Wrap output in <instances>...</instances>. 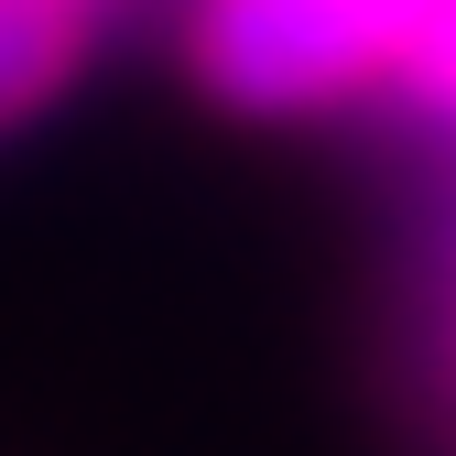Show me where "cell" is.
Returning <instances> with one entry per match:
<instances>
[{
    "label": "cell",
    "instance_id": "6da1fadb",
    "mask_svg": "<svg viewBox=\"0 0 456 456\" xmlns=\"http://www.w3.org/2000/svg\"><path fill=\"white\" fill-rule=\"evenodd\" d=\"M435 0H207L196 12V77L228 109H305L326 87L403 54Z\"/></svg>",
    "mask_w": 456,
    "mask_h": 456
},
{
    "label": "cell",
    "instance_id": "7a4b0ae2",
    "mask_svg": "<svg viewBox=\"0 0 456 456\" xmlns=\"http://www.w3.org/2000/svg\"><path fill=\"white\" fill-rule=\"evenodd\" d=\"M87 44V0H0V131L77 66Z\"/></svg>",
    "mask_w": 456,
    "mask_h": 456
},
{
    "label": "cell",
    "instance_id": "3957f363",
    "mask_svg": "<svg viewBox=\"0 0 456 456\" xmlns=\"http://www.w3.org/2000/svg\"><path fill=\"white\" fill-rule=\"evenodd\" d=\"M403 54H413V77L456 109V0H435V12L413 22V44H403Z\"/></svg>",
    "mask_w": 456,
    "mask_h": 456
}]
</instances>
